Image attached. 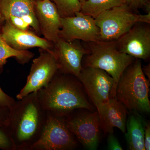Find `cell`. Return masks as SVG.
<instances>
[{
  "mask_svg": "<svg viewBox=\"0 0 150 150\" xmlns=\"http://www.w3.org/2000/svg\"><path fill=\"white\" fill-rule=\"evenodd\" d=\"M82 85L73 75L59 72L47 85L37 91L38 99L46 111L65 117L77 109L93 111Z\"/></svg>",
  "mask_w": 150,
  "mask_h": 150,
  "instance_id": "6da1fadb",
  "label": "cell"
},
{
  "mask_svg": "<svg viewBox=\"0 0 150 150\" xmlns=\"http://www.w3.org/2000/svg\"><path fill=\"white\" fill-rule=\"evenodd\" d=\"M47 111L40 105L37 91L16 101L10 108L7 128L16 150H30L39 139L45 126Z\"/></svg>",
  "mask_w": 150,
  "mask_h": 150,
  "instance_id": "7a4b0ae2",
  "label": "cell"
},
{
  "mask_svg": "<svg viewBox=\"0 0 150 150\" xmlns=\"http://www.w3.org/2000/svg\"><path fill=\"white\" fill-rule=\"evenodd\" d=\"M150 81L142 70L139 59H135L124 71L115 90V98L131 112L149 113Z\"/></svg>",
  "mask_w": 150,
  "mask_h": 150,
  "instance_id": "3957f363",
  "label": "cell"
},
{
  "mask_svg": "<svg viewBox=\"0 0 150 150\" xmlns=\"http://www.w3.org/2000/svg\"><path fill=\"white\" fill-rule=\"evenodd\" d=\"M83 45L89 51L84 56L83 67L98 68L111 76L114 83L110 98H115L116 86L124 71L134 62L135 58L118 51L115 41L98 40L83 42Z\"/></svg>",
  "mask_w": 150,
  "mask_h": 150,
  "instance_id": "277c9868",
  "label": "cell"
},
{
  "mask_svg": "<svg viewBox=\"0 0 150 150\" xmlns=\"http://www.w3.org/2000/svg\"><path fill=\"white\" fill-rule=\"evenodd\" d=\"M95 20L99 28L100 40L115 41L137 23H150V12L140 14L124 4L100 14Z\"/></svg>",
  "mask_w": 150,
  "mask_h": 150,
  "instance_id": "5b68a950",
  "label": "cell"
},
{
  "mask_svg": "<svg viewBox=\"0 0 150 150\" xmlns=\"http://www.w3.org/2000/svg\"><path fill=\"white\" fill-rule=\"evenodd\" d=\"M78 141L68 129L64 117L47 111L46 124L37 142L30 150H71Z\"/></svg>",
  "mask_w": 150,
  "mask_h": 150,
  "instance_id": "8992f818",
  "label": "cell"
},
{
  "mask_svg": "<svg viewBox=\"0 0 150 150\" xmlns=\"http://www.w3.org/2000/svg\"><path fill=\"white\" fill-rule=\"evenodd\" d=\"M64 118L68 129L85 149H98L101 128L97 111L84 112L77 109Z\"/></svg>",
  "mask_w": 150,
  "mask_h": 150,
  "instance_id": "52a82bcc",
  "label": "cell"
},
{
  "mask_svg": "<svg viewBox=\"0 0 150 150\" xmlns=\"http://www.w3.org/2000/svg\"><path fill=\"white\" fill-rule=\"evenodd\" d=\"M39 56L33 61L26 83L16 97L22 99L46 86L59 71V66L53 49H39Z\"/></svg>",
  "mask_w": 150,
  "mask_h": 150,
  "instance_id": "ba28073f",
  "label": "cell"
},
{
  "mask_svg": "<svg viewBox=\"0 0 150 150\" xmlns=\"http://www.w3.org/2000/svg\"><path fill=\"white\" fill-rule=\"evenodd\" d=\"M36 0H0V13L5 21L19 29L40 33L35 12Z\"/></svg>",
  "mask_w": 150,
  "mask_h": 150,
  "instance_id": "9c48e42d",
  "label": "cell"
},
{
  "mask_svg": "<svg viewBox=\"0 0 150 150\" xmlns=\"http://www.w3.org/2000/svg\"><path fill=\"white\" fill-rule=\"evenodd\" d=\"M59 36L68 42L78 40L88 43L100 40L99 28L95 18L81 11L76 13L75 16L61 18Z\"/></svg>",
  "mask_w": 150,
  "mask_h": 150,
  "instance_id": "30bf717a",
  "label": "cell"
},
{
  "mask_svg": "<svg viewBox=\"0 0 150 150\" xmlns=\"http://www.w3.org/2000/svg\"><path fill=\"white\" fill-rule=\"evenodd\" d=\"M78 79L95 107L109 100L114 81L113 78L104 70L93 67H83Z\"/></svg>",
  "mask_w": 150,
  "mask_h": 150,
  "instance_id": "8fae6325",
  "label": "cell"
},
{
  "mask_svg": "<svg viewBox=\"0 0 150 150\" xmlns=\"http://www.w3.org/2000/svg\"><path fill=\"white\" fill-rule=\"evenodd\" d=\"M150 23L138 22L115 40L118 51L135 59L148 61L150 57Z\"/></svg>",
  "mask_w": 150,
  "mask_h": 150,
  "instance_id": "7c38bea8",
  "label": "cell"
},
{
  "mask_svg": "<svg viewBox=\"0 0 150 150\" xmlns=\"http://www.w3.org/2000/svg\"><path fill=\"white\" fill-rule=\"evenodd\" d=\"M54 43L53 51L59 66V71L78 79L83 69V59L89 51L80 40L68 42L59 38Z\"/></svg>",
  "mask_w": 150,
  "mask_h": 150,
  "instance_id": "4fadbf2b",
  "label": "cell"
},
{
  "mask_svg": "<svg viewBox=\"0 0 150 150\" xmlns=\"http://www.w3.org/2000/svg\"><path fill=\"white\" fill-rule=\"evenodd\" d=\"M1 32L6 43L18 51H27L34 48L51 50L54 48L53 42L39 37L33 31L19 29L8 22H4Z\"/></svg>",
  "mask_w": 150,
  "mask_h": 150,
  "instance_id": "5bb4252c",
  "label": "cell"
},
{
  "mask_svg": "<svg viewBox=\"0 0 150 150\" xmlns=\"http://www.w3.org/2000/svg\"><path fill=\"white\" fill-rule=\"evenodd\" d=\"M35 12L40 33L46 40L55 43L59 38L61 17L55 4L50 0L36 1Z\"/></svg>",
  "mask_w": 150,
  "mask_h": 150,
  "instance_id": "9a60e30c",
  "label": "cell"
},
{
  "mask_svg": "<svg viewBox=\"0 0 150 150\" xmlns=\"http://www.w3.org/2000/svg\"><path fill=\"white\" fill-rule=\"evenodd\" d=\"M96 108L105 134L113 133L115 127L125 133L128 112L121 101L116 98H110L107 102L98 105Z\"/></svg>",
  "mask_w": 150,
  "mask_h": 150,
  "instance_id": "2e32d148",
  "label": "cell"
},
{
  "mask_svg": "<svg viewBox=\"0 0 150 150\" xmlns=\"http://www.w3.org/2000/svg\"><path fill=\"white\" fill-rule=\"evenodd\" d=\"M139 112H133L126 121L125 137L130 150H145V121Z\"/></svg>",
  "mask_w": 150,
  "mask_h": 150,
  "instance_id": "e0dca14e",
  "label": "cell"
},
{
  "mask_svg": "<svg viewBox=\"0 0 150 150\" xmlns=\"http://www.w3.org/2000/svg\"><path fill=\"white\" fill-rule=\"evenodd\" d=\"M124 4V0H87L82 4L80 11L95 18L103 12Z\"/></svg>",
  "mask_w": 150,
  "mask_h": 150,
  "instance_id": "ac0fdd59",
  "label": "cell"
},
{
  "mask_svg": "<svg viewBox=\"0 0 150 150\" xmlns=\"http://www.w3.org/2000/svg\"><path fill=\"white\" fill-rule=\"evenodd\" d=\"M32 52L18 51L10 47L3 39L0 30V65L4 66L7 59L14 57L19 64L24 65L28 63L34 56Z\"/></svg>",
  "mask_w": 150,
  "mask_h": 150,
  "instance_id": "d6986e66",
  "label": "cell"
},
{
  "mask_svg": "<svg viewBox=\"0 0 150 150\" xmlns=\"http://www.w3.org/2000/svg\"><path fill=\"white\" fill-rule=\"evenodd\" d=\"M55 4L61 18L75 16L80 11L82 4L78 0H50Z\"/></svg>",
  "mask_w": 150,
  "mask_h": 150,
  "instance_id": "ffe728a7",
  "label": "cell"
},
{
  "mask_svg": "<svg viewBox=\"0 0 150 150\" xmlns=\"http://www.w3.org/2000/svg\"><path fill=\"white\" fill-rule=\"evenodd\" d=\"M0 149L16 150L12 138L7 127L0 126Z\"/></svg>",
  "mask_w": 150,
  "mask_h": 150,
  "instance_id": "44dd1931",
  "label": "cell"
},
{
  "mask_svg": "<svg viewBox=\"0 0 150 150\" xmlns=\"http://www.w3.org/2000/svg\"><path fill=\"white\" fill-rule=\"evenodd\" d=\"M124 4L137 13L142 8L150 12V0H124Z\"/></svg>",
  "mask_w": 150,
  "mask_h": 150,
  "instance_id": "7402d4cb",
  "label": "cell"
},
{
  "mask_svg": "<svg viewBox=\"0 0 150 150\" xmlns=\"http://www.w3.org/2000/svg\"><path fill=\"white\" fill-rule=\"evenodd\" d=\"M4 67L0 65V75L2 72ZM15 102L14 98L6 93L0 87V106L10 108Z\"/></svg>",
  "mask_w": 150,
  "mask_h": 150,
  "instance_id": "603a6c76",
  "label": "cell"
},
{
  "mask_svg": "<svg viewBox=\"0 0 150 150\" xmlns=\"http://www.w3.org/2000/svg\"><path fill=\"white\" fill-rule=\"evenodd\" d=\"M107 149L109 150H123L118 139L113 133H109L107 138Z\"/></svg>",
  "mask_w": 150,
  "mask_h": 150,
  "instance_id": "cb8c5ba5",
  "label": "cell"
},
{
  "mask_svg": "<svg viewBox=\"0 0 150 150\" xmlns=\"http://www.w3.org/2000/svg\"><path fill=\"white\" fill-rule=\"evenodd\" d=\"M10 108L0 106V126L7 127L9 120Z\"/></svg>",
  "mask_w": 150,
  "mask_h": 150,
  "instance_id": "d4e9b609",
  "label": "cell"
},
{
  "mask_svg": "<svg viewBox=\"0 0 150 150\" xmlns=\"http://www.w3.org/2000/svg\"><path fill=\"white\" fill-rule=\"evenodd\" d=\"M144 140L145 150L150 149V125L149 122L145 121L144 125Z\"/></svg>",
  "mask_w": 150,
  "mask_h": 150,
  "instance_id": "484cf974",
  "label": "cell"
},
{
  "mask_svg": "<svg viewBox=\"0 0 150 150\" xmlns=\"http://www.w3.org/2000/svg\"><path fill=\"white\" fill-rule=\"evenodd\" d=\"M143 72L145 76L147 77L148 79L150 81V64L149 63L148 65L144 66L142 67Z\"/></svg>",
  "mask_w": 150,
  "mask_h": 150,
  "instance_id": "4316f807",
  "label": "cell"
},
{
  "mask_svg": "<svg viewBox=\"0 0 150 150\" xmlns=\"http://www.w3.org/2000/svg\"><path fill=\"white\" fill-rule=\"evenodd\" d=\"M4 20L1 14V13H0V30H1L3 25L4 23Z\"/></svg>",
  "mask_w": 150,
  "mask_h": 150,
  "instance_id": "83f0119b",
  "label": "cell"
},
{
  "mask_svg": "<svg viewBox=\"0 0 150 150\" xmlns=\"http://www.w3.org/2000/svg\"><path fill=\"white\" fill-rule=\"evenodd\" d=\"M81 3V4H82L83 3L85 2L87 0H78Z\"/></svg>",
  "mask_w": 150,
  "mask_h": 150,
  "instance_id": "f1b7e54d",
  "label": "cell"
},
{
  "mask_svg": "<svg viewBox=\"0 0 150 150\" xmlns=\"http://www.w3.org/2000/svg\"><path fill=\"white\" fill-rule=\"evenodd\" d=\"M37 1H42V0H36Z\"/></svg>",
  "mask_w": 150,
  "mask_h": 150,
  "instance_id": "f546056e",
  "label": "cell"
}]
</instances>
